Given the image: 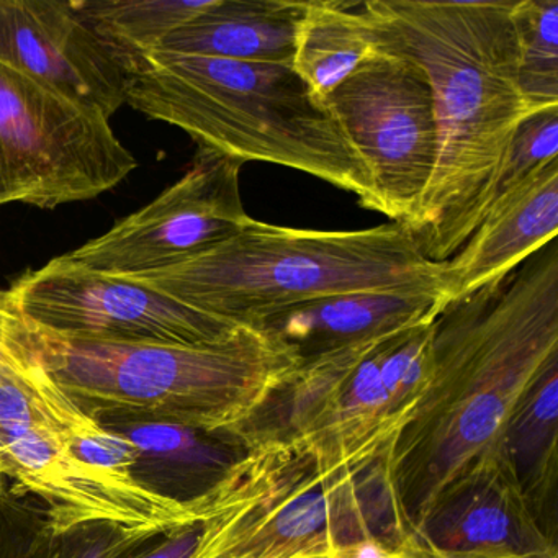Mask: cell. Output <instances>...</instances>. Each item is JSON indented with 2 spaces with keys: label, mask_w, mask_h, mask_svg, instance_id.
<instances>
[{
  "label": "cell",
  "mask_w": 558,
  "mask_h": 558,
  "mask_svg": "<svg viewBox=\"0 0 558 558\" xmlns=\"http://www.w3.org/2000/svg\"><path fill=\"white\" fill-rule=\"evenodd\" d=\"M554 367L555 240L434 319L429 378L390 452L395 488L416 534L457 485L506 459L515 414Z\"/></svg>",
  "instance_id": "obj_1"
},
{
  "label": "cell",
  "mask_w": 558,
  "mask_h": 558,
  "mask_svg": "<svg viewBox=\"0 0 558 558\" xmlns=\"http://www.w3.org/2000/svg\"><path fill=\"white\" fill-rule=\"evenodd\" d=\"M509 0H367L377 51L420 63L433 90L437 158L414 240L433 263L462 250L495 201L519 125Z\"/></svg>",
  "instance_id": "obj_2"
},
{
  "label": "cell",
  "mask_w": 558,
  "mask_h": 558,
  "mask_svg": "<svg viewBox=\"0 0 558 558\" xmlns=\"http://www.w3.org/2000/svg\"><path fill=\"white\" fill-rule=\"evenodd\" d=\"M390 452L331 457L280 430L247 433L236 462L205 493L189 558H426Z\"/></svg>",
  "instance_id": "obj_3"
},
{
  "label": "cell",
  "mask_w": 558,
  "mask_h": 558,
  "mask_svg": "<svg viewBox=\"0 0 558 558\" xmlns=\"http://www.w3.org/2000/svg\"><path fill=\"white\" fill-rule=\"evenodd\" d=\"M31 338L58 387L100 424L168 423L238 442L302 364L286 342L254 328L184 345L83 341L31 323Z\"/></svg>",
  "instance_id": "obj_4"
},
{
  "label": "cell",
  "mask_w": 558,
  "mask_h": 558,
  "mask_svg": "<svg viewBox=\"0 0 558 558\" xmlns=\"http://www.w3.org/2000/svg\"><path fill=\"white\" fill-rule=\"evenodd\" d=\"M126 106L198 146L305 172L377 211L367 166L292 64L155 51L126 73Z\"/></svg>",
  "instance_id": "obj_5"
},
{
  "label": "cell",
  "mask_w": 558,
  "mask_h": 558,
  "mask_svg": "<svg viewBox=\"0 0 558 558\" xmlns=\"http://www.w3.org/2000/svg\"><path fill=\"white\" fill-rule=\"evenodd\" d=\"M444 267L421 253L403 225L319 231L253 220L201 256L132 280L205 315L257 329L293 306L342 293L429 292L440 302Z\"/></svg>",
  "instance_id": "obj_6"
},
{
  "label": "cell",
  "mask_w": 558,
  "mask_h": 558,
  "mask_svg": "<svg viewBox=\"0 0 558 558\" xmlns=\"http://www.w3.org/2000/svg\"><path fill=\"white\" fill-rule=\"evenodd\" d=\"M109 120L0 63V158L22 204L90 201L135 171L138 162Z\"/></svg>",
  "instance_id": "obj_7"
},
{
  "label": "cell",
  "mask_w": 558,
  "mask_h": 558,
  "mask_svg": "<svg viewBox=\"0 0 558 558\" xmlns=\"http://www.w3.org/2000/svg\"><path fill=\"white\" fill-rule=\"evenodd\" d=\"M323 104L367 166L377 214L414 234L437 158L433 90L423 68L378 51Z\"/></svg>",
  "instance_id": "obj_8"
},
{
  "label": "cell",
  "mask_w": 558,
  "mask_h": 558,
  "mask_svg": "<svg viewBox=\"0 0 558 558\" xmlns=\"http://www.w3.org/2000/svg\"><path fill=\"white\" fill-rule=\"evenodd\" d=\"M9 290L25 319L61 338L202 345L241 329L151 287L93 272L64 256L24 274Z\"/></svg>",
  "instance_id": "obj_9"
},
{
  "label": "cell",
  "mask_w": 558,
  "mask_h": 558,
  "mask_svg": "<svg viewBox=\"0 0 558 558\" xmlns=\"http://www.w3.org/2000/svg\"><path fill=\"white\" fill-rule=\"evenodd\" d=\"M241 168L243 162L197 146L175 184L64 257L93 272L136 279L207 253L253 223L241 198Z\"/></svg>",
  "instance_id": "obj_10"
},
{
  "label": "cell",
  "mask_w": 558,
  "mask_h": 558,
  "mask_svg": "<svg viewBox=\"0 0 558 558\" xmlns=\"http://www.w3.org/2000/svg\"><path fill=\"white\" fill-rule=\"evenodd\" d=\"M68 439L47 427L0 423V480L40 499L54 535L96 522L162 534L204 521L205 493L185 502L166 498L132 476L87 465L71 452Z\"/></svg>",
  "instance_id": "obj_11"
},
{
  "label": "cell",
  "mask_w": 558,
  "mask_h": 558,
  "mask_svg": "<svg viewBox=\"0 0 558 558\" xmlns=\"http://www.w3.org/2000/svg\"><path fill=\"white\" fill-rule=\"evenodd\" d=\"M0 63L107 119L126 106V71L71 2L0 0Z\"/></svg>",
  "instance_id": "obj_12"
},
{
  "label": "cell",
  "mask_w": 558,
  "mask_h": 558,
  "mask_svg": "<svg viewBox=\"0 0 558 558\" xmlns=\"http://www.w3.org/2000/svg\"><path fill=\"white\" fill-rule=\"evenodd\" d=\"M416 535L426 558H558L508 457L457 485Z\"/></svg>",
  "instance_id": "obj_13"
},
{
  "label": "cell",
  "mask_w": 558,
  "mask_h": 558,
  "mask_svg": "<svg viewBox=\"0 0 558 558\" xmlns=\"http://www.w3.org/2000/svg\"><path fill=\"white\" fill-rule=\"evenodd\" d=\"M558 233V159L499 192L492 207L444 267L439 313L501 280Z\"/></svg>",
  "instance_id": "obj_14"
},
{
  "label": "cell",
  "mask_w": 558,
  "mask_h": 558,
  "mask_svg": "<svg viewBox=\"0 0 558 558\" xmlns=\"http://www.w3.org/2000/svg\"><path fill=\"white\" fill-rule=\"evenodd\" d=\"M439 315L429 292H354L313 300L264 322L257 329L286 342L300 359L397 335Z\"/></svg>",
  "instance_id": "obj_15"
},
{
  "label": "cell",
  "mask_w": 558,
  "mask_h": 558,
  "mask_svg": "<svg viewBox=\"0 0 558 558\" xmlns=\"http://www.w3.org/2000/svg\"><path fill=\"white\" fill-rule=\"evenodd\" d=\"M305 2L214 0L210 8L169 34L162 53L241 63L292 64Z\"/></svg>",
  "instance_id": "obj_16"
},
{
  "label": "cell",
  "mask_w": 558,
  "mask_h": 558,
  "mask_svg": "<svg viewBox=\"0 0 558 558\" xmlns=\"http://www.w3.org/2000/svg\"><path fill=\"white\" fill-rule=\"evenodd\" d=\"M104 426L122 434L138 450L136 482L178 501H192L214 488L243 452L236 450V444L243 442L175 424L129 421Z\"/></svg>",
  "instance_id": "obj_17"
},
{
  "label": "cell",
  "mask_w": 558,
  "mask_h": 558,
  "mask_svg": "<svg viewBox=\"0 0 558 558\" xmlns=\"http://www.w3.org/2000/svg\"><path fill=\"white\" fill-rule=\"evenodd\" d=\"M377 53L364 2H305L292 68L319 100Z\"/></svg>",
  "instance_id": "obj_18"
},
{
  "label": "cell",
  "mask_w": 558,
  "mask_h": 558,
  "mask_svg": "<svg viewBox=\"0 0 558 558\" xmlns=\"http://www.w3.org/2000/svg\"><path fill=\"white\" fill-rule=\"evenodd\" d=\"M214 0H76L71 2L100 44L130 68Z\"/></svg>",
  "instance_id": "obj_19"
},
{
  "label": "cell",
  "mask_w": 558,
  "mask_h": 558,
  "mask_svg": "<svg viewBox=\"0 0 558 558\" xmlns=\"http://www.w3.org/2000/svg\"><path fill=\"white\" fill-rule=\"evenodd\" d=\"M506 456L514 466L522 492L545 525V506L557 485L558 367L550 368L537 381L515 414L506 439Z\"/></svg>",
  "instance_id": "obj_20"
},
{
  "label": "cell",
  "mask_w": 558,
  "mask_h": 558,
  "mask_svg": "<svg viewBox=\"0 0 558 558\" xmlns=\"http://www.w3.org/2000/svg\"><path fill=\"white\" fill-rule=\"evenodd\" d=\"M511 22L518 86L529 112L558 107V0H518Z\"/></svg>",
  "instance_id": "obj_21"
},
{
  "label": "cell",
  "mask_w": 558,
  "mask_h": 558,
  "mask_svg": "<svg viewBox=\"0 0 558 558\" xmlns=\"http://www.w3.org/2000/svg\"><path fill=\"white\" fill-rule=\"evenodd\" d=\"M558 159V107L532 113L519 125L502 169L498 192L524 181Z\"/></svg>",
  "instance_id": "obj_22"
},
{
  "label": "cell",
  "mask_w": 558,
  "mask_h": 558,
  "mask_svg": "<svg viewBox=\"0 0 558 558\" xmlns=\"http://www.w3.org/2000/svg\"><path fill=\"white\" fill-rule=\"evenodd\" d=\"M155 535L159 532L96 522L58 535L54 558H119Z\"/></svg>",
  "instance_id": "obj_23"
},
{
  "label": "cell",
  "mask_w": 558,
  "mask_h": 558,
  "mask_svg": "<svg viewBox=\"0 0 558 558\" xmlns=\"http://www.w3.org/2000/svg\"><path fill=\"white\" fill-rule=\"evenodd\" d=\"M32 357L31 325L15 305L11 290L0 289V367Z\"/></svg>",
  "instance_id": "obj_24"
},
{
  "label": "cell",
  "mask_w": 558,
  "mask_h": 558,
  "mask_svg": "<svg viewBox=\"0 0 558 558\" xmlns=\"http://www.w3.org/2000/svg\"><path fill=\"white\" fill-rule=\"evenodd\" d=\"M202 521L155 535L119 558H189L197 547Z\"/></svg>",
  "instance_id": "obj_25"
},
{
  "label": "cell",
  "mask_w": 558,
  "mask_h": 558,
  "mask_svg": "<svg viewBox=\"0 0 558 558\" xmlns=\"http://www.w3.org/2000/svg\"><path fill=\"white\" fill-rule=\"evenodd\" d=\"M11 202H22V194L0 158V205L11 204Z\"/></svg>",
  "instance_id": "obj_26"
}]
</instances>
